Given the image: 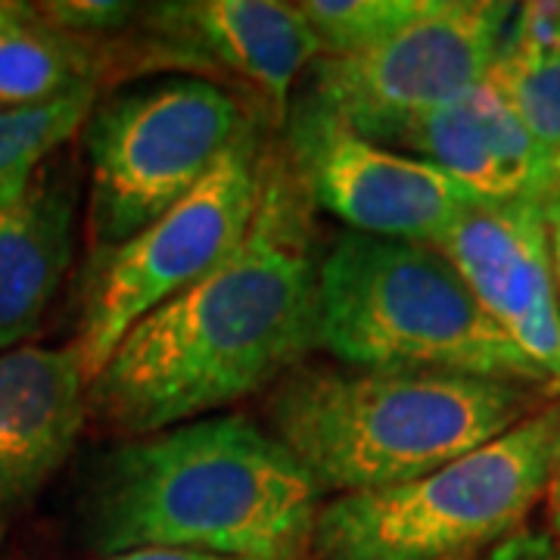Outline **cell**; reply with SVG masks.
I'll return each mask as SVG.
<instances>
[{"label": "cell", "mask_w": 560, "mask_h": 560, "mask_svg": "<svg viewBox=\"0 0 560 560\" xmlns=\"http://www.w3.org/2000/svg\"><path fill=\"white\" fill-rule=\"evenodd\" d=\"M318 268L315 206L268 143L246 237L125 334L88 411L135 440L271 389L318 349Z\"/></svg>", "instance_id": "obj_1"}, {"label": "cell", "mask_w": 560, "mask_h": 560, "mask_svg": "<svg viewBox=\"0 0 560 560\" xmlns=\"http://www.w3.org/2000/svg\"><path fill=\"white\" fill-rule=\"evenodd\" d=\"M324 492L268 430L209 415L125 440L81 480V539L113 558L190 548L237 560H308Z\"/></svg>", "instance_id": "obj_2"}, {"label": "cell", "mask_w": 560, "mask_h": 560, "mask_svg": "<svg viewBox=\"0 0 560 560\" xmlns=\"http://www.w3.org/2000/svg\"><path fill=\"white\" fill-rule=\"evenodd\" d=\"M555 389L427 368L302 361L268 399V433L320 492L355 495L420 480L499 440Z\"/></svg>", "instance_id": "obj_3"}, {"label": "cell", "mask_w": 560, "mask_h": 560, "mask_svg": "<svg viewBox=\"0 0 560 560\" xmlns=\"http://www.w3.org/2000/svg\"><path fill=\"white\" fill-rule=\"evenodd\" d=\"M318 349L342 364L427 368L555 389L430 243L352 231L337 237L318 268Z\"/></svg>", "instance_id": "obj_4"}, {"label": "cell", "mask_w": 560, "mask_h": 560, "mask_svg": "<svg viewBox=\"0 0 560 560\" xmlns=\"http://www.w3.org/2000/svg\"><path fill=\"white\" fill-rule=\"evenodd\" d=\"M560 440L548 401L499 440L440 470L320 504L312 560H452L511 539L545 499Z\"/></svg>", "instance_id": "obj_5"}, {"label": "cell", "mask_w": 560, "mask_h": 560, "mask_svg": "<svg viewBox=\"0 0 560 560\" xmlns=\"http://www.w3.org/2000/svg\"><path fill=\"white\" fill-rule=\"evenodd\" d=\"M259 121L209 79L175 75L97 97L84 121L91 249L135 237L200 184Z\"/></svg>", "instance_id": "obj_6"}, {"label": "cell", "mask_w": 560, "mask_h": 560, "mask_svg": "<svg viewBox=\"0 0 560 560\" xmlns=\"http://www.w3.org/2000/svg\"><path fill=\"white\" fill-rule=\"evenodd\" d=\"M268 143L261 121H256L162 219L116 246L91 249L72 340L88 381L101 374L138 320L209 275L246 237L259 202Z\"/></svg>", "instance_id": "obj_7"}, {"label": "cell", "mask_w": 560, "mask_h": 560, "mask_svg": "<svg viewBox=\"0 0 560 560\" xmlns=\"http://www.w3.org/2000/svg\"><path fill=\"white\" fill-rule=\"evenodd\" d=\"M514 10L501 0H430L393 38L349 57H318L305 94L355 135L393 147L489 75Z\"/></svg>", "instance_id": "obj_8"}, {"label": "cell", "mask_w": 560, "mask_h": 560, "mask_svg": "<svg viewBox=\"0 0 560 560\" xmlns=\"http://www.w3.org/2000/svg\"><path fill=\"white\" fill-rule=\"evenodd\" d=\"M280 147L308 202L352 234L433 246L482 202L433 162L355 135L308 94L287 106Z\"/></svg>", "instance_id": "obj_9"}, {"label": "cell", "mask_w": 560, "mask_h": 560, "mask_svg": "<svg viewBox=\"0 0 560 560\" xmlns=\"http://www.w3.org/2000/svg\"><path fill=\"white\" fill-rule=\"evenodd\" d=\"M433 246L489 318L560 389V300L545 200L474 202Z\"/></svg>", "instance_id": "obj_10"}, {"label": "cell", "mask_w": 560, "mask_h": 560, "mask_svg": "<svg viewBox=\"0 0 560 560\" xmlns=\"http://www.w3.org/2000/svg\"><path fill=\"white\" fill-rule=\"evenodd\" d=\"M147 20L175 57L212 62L246 81L283 119L296 81L320 57V44L296 3L283 0H172L153 3Z\"/></svg>", "instance_id": "obj_11"}, {"label": "cell", "mask_w": 560, "mask_h": 560, "mask_svg": "<svg viewBox=\"0 0 560 560\" xmlns=\"http://www.w3.org/2000/svg\"><path fill=\"white\" fill-rule=\"evenodd\" d=\"M88 374L75 342L0 352V508L38 495L75 452L88 420Z\"/></svg>", "instance_id": "obj_12"}, {"label": "cell", "mask_w": 560, "mask_h": 560, "mask_svg": "<svg viewBox=\"0 0 560 560\" xmlns=\"http://www.w3.org/2000/svg\"><path fill=\"white\" fill-rule=\"evenodd\" d=\"M393 150L433 162L482 202L551 197L548 153L489 75L458 101L415 121Z\"/></svg>", "instance_id": "obj_13"}, {"label": "cell", "mask_w": 560, "mask_h": 560, "mask_svg": "<svg viewBox=\"0 0 560 560\" xmlns=\"http://www.w3.org/2000/svg\"><path fill=\"white\" fill-rule=\"evenodd\" d=\"M75 246V184L40 168L28 190L0 206V352L35 337Z\"/></svg>", "instance_id": "obj_14"}, {"label": "cell", "mask_w": 560, "mask_h": 560, "mask_svg": "<svg viewBox=\"0 0 560 560\" xmlns=\"http://www.w3.org/2000/svg\"><path fill=\"white\" fill-rule=\"evenodd\" d=\"M106 66L103 40L62 32L35 3H0V109L101 88Z\"/></svg>", "instance_id": "obj_15"}, {"label": "cell", "mask_w": 560, "mask_h": 560, "mask_svg": "<svg viewBox=\"0 0 560 560\" xmlns=\"http://www.w3.org/2000/svg\"><path fill=\"white\" fill-rule=\"evenodd\" d=\"M101 88H81L57 101L0 109V206L16 202L44 162L84 128Z\"/></svg>", "instance_id": "obj_16"}, {"label": "cell", "mask_w": 560, "mask_h": 560, "mask_svg": "<svg viewBox=\"0 0 560 560\" xmlns=\"http://www.w3.org/2000/svg\"><path fill=\"white\" fill-rule=\"evenodd\" d=\"M296 7L318 38L320 57H349L393 38L430 0H302Z\"/></svg>", "instance_id": "obj_17"}, {"label": "cell", "mask_w": 560, "mask_h": 560, "mask_svg": "<svg viewBox=\"0 0 560 560\" xmlns=\"http://www.w3.org/2000/svg\"><path fill=\"white\" fill-rule=\"evenodd\" d=\"M489 79L521 116L526 131L548 153H560V57L541 62H521L499 57Z\"/></svg>", "instance_id": "obj_18"}, {"label": "cell", "mask_w": 560, "mask_h": 560, "mask_svg": "<svg viewBox=\"0 0 560 560\" xmlns=\"http://www.w3.org/2000/svg\"><path fill=\"white\" fill-rule=\"evenodd\" d=\"M499 57L541 62L560 57V0H533L514 10Z\"/></svg>", "instance_id": "obj_19"}, {"label": "cell", "mask_w": 560, "mask_h": 560, "mask_svg": "<svg viewBox=\"0 0 560 560\" xmlns=\"http://www.w3.org/2000/svg\"><path fill=\"white\" fill-rule=\"evenodd\" d=\"M35 7L44 20L60 25L62 32L91 40L113 38L128 22L140 16V7L125 3V0H50V3H35Z\"/></svg>", "instance_id": "obj_20"}, {"label": "cell", "mask_w": 560, "mask_h": 560, "mask_svg": "<svg viewBox=\"0 0 560 560\" xmlns=\"http://www.w3.org/2000/svg\"><path fill=\"white\" fill-rule=\"evenodd\" d=\"M486 560H560V541L551 539L548 533L545 536L521 533L495 545Z\"/></svg>", "instance_id": "obj_21"}, {"label": "cell", "mask_w": 560, "mask_h": 560, "mask_svg": "<svg viewBox=\"0 0 560 560\" xmlns=\"http://www.w3.org/2000/svg\"><path fill=\"white\" fill-rule=\"evenodd\" d=\"M106 560H237L209 555V551H190V548H135V551H121Z\"/></svg>", "instance_id": "obj_22"}, {"label": "cell", "mask_w": 560, "mask_h": 560, "mask_svg": "<svg viewBox=\"0 0 560 560\" xmlns=\"http://www.w3.org/2000/svg\"><path fill=\"white\" fill-rule=\"evenodd\" d=\"M545 523H548V536L560 541V440L551 460V474L545 486Z\"/></svg>", "instance_id": "obj_23"}, {"label": "cell", "mask_w": 560, "mask_h": 560, "mask_svg": "<svg viewBox=\"0 0 560 560\" xmlns=\"http://www.w3.org/2000/svg\"><path fill=\"white\" fill-rule=\"evenodd\" d=\"M545 221H548V241H551V261H555V283L560 300V200H545Z\"/></svg>", "instance_id": "obj_24"}, {"label": "cell", "mask_w": 560, "mask_h": 560, "mask_svg": "<svg viewBox=\"0 0 560 560\" xmlns=\"http://www.w3.org/2000/svg\"><path fill=\"white\" fill-rule=\"evenodd\" d=\"M551 197L560 200V153L551 156Z\"/></svg>", "instance_id": "obj_25"}, {"label": "cell", "mask_w": 560, "mask_h": 560, "mask_svg": "<svg viewBox=\"0 0 560 560\" xmlns=\"http://www.w3.org/2000/svg\"><path fill=\"white\" fill-rule=\"evenodd\" d=\"M452 560H480L477 555H467V558H452Z\"/></svg>", "instance_id": "obj_26"}]
</instances>
